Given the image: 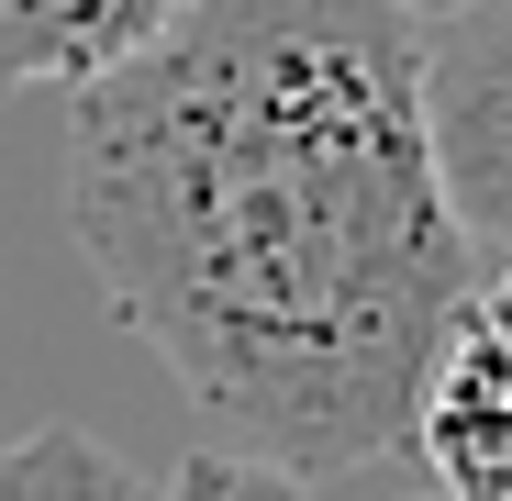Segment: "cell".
Returning <instances> with one entry per match:
<instances>
[{
    "label": "cell",
    "mask_w": 512,
    "mask_h": 501,
    "mask_svg": "<svg viewBox=\"0 0 512 501\" xmlns=\"http://www.w3.org/2000/svg\"><path fill=\"white\" fill-rule=\"evenodd\" d=\"M67 234L223 457L301 490L401 457L479 301L423 134V23L379 0H190L167 45L67 90Z\"/></svg>",
    "instance_id": "6da1fadb"
},
{
    "label": "cell",
    "mask_w": 512,
    "mask_h": 501,
    "mask_svg": "<svg viewBox=\"0 0 512 501\" xmlns=\"http://www.w3.org/2000/svg\"><path fill=\"white\" fill-rule=\"evenodd\" d=\"M401 446L435 479L423 501H512V279H479V301L446 323Z\"/></svg>",
    "instance_id": "3957f363"
},
{
    "label": "cell",
    "mask_w": 512,
    "mask_h": 501,
    "mask_svg": "<svg viewBox=\"0 0 512 501\" xmlns=\"http://www.w3.org/2000/svg\"><path fill=\"white\" fill-rule=\"evenodd\" d=\"M156 501H312L301 479H279V468H256V457H223V446H201V457H179L156 479Z\"/></svg>",
    "instance_id": "8992f818"
},
{
    "label": "cell",
    "mask_w": 512,
    "mask_h": 501,
    "mask_svg": "<svg viewBox=\"0 0 512 501\" xmlns=\"http://www.w3.org/2000/svg\"><path fill=\"white\" fill-rule=\"evenodd\" d=\"M0 501H156V479L123 446H101V435L45 424V435L0 446Z\"/></svg>",
    "instance_id": "5b68a950"
},
{
    "label": "cell",
    "mask_w": 512,
    "mask_h": 501,
    "mask_svg": "<svg viewBox=\"0 0 512 501\" xmlns=\"http://www.w3.org/2000/svg\"><path fill=\"white\" fill-rule=\"evenodd\" d=\"M0 101H12V78H0Z\"/></svg>",
    "instance_id": "ba28073f"
},
{
    "label": "cell",
    "mask_w": 512,
    "mask_h": 501,
    "mask_svg": "<svg viewBox=\"0 0 512 501\" xmlns=\"http://www.w3.org/2000/svg\"><path fill=\"white\" fill-rule=\"evenodd\" d=\"M379 12H401V23H446L457 0H379Z\"/></svg>",
    "instance_id": "52a82bcc"
},
{
    "label": "cell",
    "mask_w": 512,
    "mask_h": 501,
    "mask_svg": "<svg viewBox=\"0 0 512 501\" xmlns=\"http://www.w3.org/2000/svg\"><path fill=\"white\" fill-rule=\"evenodd\" d=\"M190 23V0H0V78L12 90H90Z\"/></svg>",
    "instance_id": "277c9868"
},
{
    "label": "cell",
    "mask_w": 512,
    "mask_h": 501,
    "mask_svg": "<svg viewBox=\"0 0 512 501\" xmlns=\"http://www.w3.org/2000/svg\"><path fill=\"white\" fill-rule=\"evenodd\" d=\"M423 134L479 279H512V0H457L423 23Z\"/></svg>",
    "instance_id": "7a4b0ae2"
}]
</instances>
